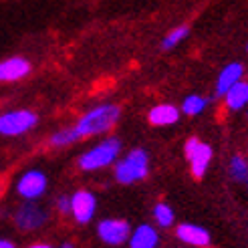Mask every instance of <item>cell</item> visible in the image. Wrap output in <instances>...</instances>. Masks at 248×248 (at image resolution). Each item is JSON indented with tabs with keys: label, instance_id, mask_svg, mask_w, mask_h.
<instances>
[{
	"label": "cell",
	"instance_id": "cell-1",
	"mask_svg": "<svg viewBox=\"0 0 248 248\" xmlns=\"http://www.w3.org/2000/svg\"><path fill=\"white\" fill-rule=\"evenodd\" d=\"M119 115H121V109L117 105L105 103V105H99V107H93L91 111H87L73 129L77 131L79 140L89 138V135H101L115 125L119 121Z\"/></svg>",
	"mask_w": 248,
	"mask_h": 248
},
{
	"label": "cell",
	"instance_id": "cell-2",
	"mask_svg": "<svg viewBox=\"0 0 248 248\" xmlns=\"http://www.w3.org/2000/svg\"><path fill=\"white\" fill-rule=\"evenodd\" d=\"M119 152H121V141L115 138H107L79 157V168L83 171H95V170L107 168L109 164L115 162Z\"/></svg>",
	"mask_w": 248,
	"mask_h": 248
},
{
	"label": "cell",
	"instance_id": "cell-3",
	"mask_svg": "<svg viewBox=\"0 0 248 248\" xmlns=\"http://www.w3.org/2000/svg\"><path fill=\"white\" fill-rule=\"evenodd\" d=\"M150 171V157L145 150H133L115 166V180L119 184H135L147 176Z\"/></svg>",
	"mask_w": 248,
	"mask_h": 248
},
{
	"label": "cell",
	"instance_id": "cell-4",
	"mask_svg": "<svg viewBox=\"0 0 248 248\" xmlns=\"http://www.w3.org/2000/svg\"><path fill=\"white\" fill-rule=\"evenodd\" d=\"M39 117H36L32 111L27 109H18V111H8V113L0 115V135H8V138H15V135H22L31 131Z\"/></svg>",
	"mask_w": 248,
	"mask_h": 248
},
{
	"label": "cell",
	"instance_id": "cell-5",
	"mask_svg": "<svg viewBox=\"0 0 248 248\" xmlns=\"http://www.w3.org/2000/svg\"><path fill=\"white\" fill-rule=\"evenodd\" d=\"M184 152H186V157L190 159V164H192V171H194V176L196 178H202L210 162H212V147L202 143L200 140H188L184 145Z\"/></svg>",
	"mask_w": 248,
	"mask_h": 248
},
{
	"label": "cell",
	"instance_id": "cell-6",
	"mask_svg": "<svg viewBox=\"0 0 248 248\" xmlns=\"http://www.w3.org/2000/svg\"><path fill=\"white\" fill-rule=\"evenodd\" d=\"M97 234L105 244L109 246H119L123 242L129 240V234H131V228L125 220H117V218H107V220H101L97 226Z\"/></svg>",
	"mask_w": 248,
	"mask_h": 248
},
{
	"label": "cell",
	"instance_id": "cell-7",
	"mask_svg": "<svg viewBox=\"0 0 248 248\" xmlns=\"http://www.w3.org/2000/svg\"><path fill=\"white\" fill-rule=\"evenodd\" d=\"M16 190L24 200H29V202L36 200V198H41L46 190V176L41 170H31L20 178Z\"/></svg>",
	"mask_w": 248,
	"mask_h": 248
},
{
	"label": "cell",
	"instance_id": "cell-8",
	"mask_svg": "<svg viewBox=\"0 0 248 248\" xmlns=\"http://www.w3.org/2000/svg\"><path fill=\"white\" fill-rule=\"evenodd\" d=\"M95 208H97V200L91 192L79 190L71 196V214L75 216L79 224L91 222V218L95 216Z\"/></svg>",
	"mask_w": 248,
	"mask_h": 248
},
{
	"label": "cell",
	"instance_id": "cell-9",
	"mask_svg": "<svg viewBox=\"0 0 248 248\" xmlns=\"http://www.w3.org/2000/svg\"><path fill=\"white\" fill-rule=\"evenodd\" d=\"M15 222L20 230H36L46 222V214H45V210H41L36 204L27 202L16 210Z\"/></svg>",
	"mask_w": 248,
	"mask_h": 248
},
{
	"label": "cell",
	"instance_id": "cell-10",
	"mask_svg": "<svg viewBox=\"0 0 248 248\" xmlns=\"http://www.w3.org/2000/svg\"><path fill=\"white\" fill-rule=\"evenodd\" d=\"M31 73V63L22 57H10L0 63V81H18Z\"/></svg>",
	"mask_w": 248,
	"mask_h": 248
},
{
	"label": "cell",
	"instance_id": "cell-11",
	"mask_svg": "<svg viewBox=\"0 0 248 248\" xmlns=\"http://www.w3.org/2000/svg\"><path fill=\"white\" fill-rule=\"evenodd\" d=\"M178 238L186 244H192V246H198V248H202V246H208L210 244V234L206 228L202 226H196V224H180L178 230Z\"/></svg>",
	"mask_w": 248,
	"mask_h": 248
},
{
	"label": "cell",
	"instance_id": "cell-12",
	"mask_svg": "<svg viewBox=\"0 0 248 248\" xmlns=\"http://www.w3.org/2000/svg\"><path fill=\"white\" fill-rule=\"evenodd\" d=\"M242 73H244V67L240 63H230L222 69L220 77H218V83H216V95L222 97L226 95L230 87H234L240 79H242Z\"/></svg>",
	"mask_w": 248,
	"mask_h": 248
},
{
	"label": "cell",
	"instance_id": "cell-13",
	"mask_svg": "<svg viewBox=\"0 0 248 248\" xmlns=\"http://www.w3.org/2000/svg\"><path fill=\"white\" fill-rule=\"evenodd\" d=\"M159 236L150 224H141L129 234V248H155Z\"/></svg>",
	"mask_w": 248,
	"mask_h": 248
},
{
	"label": "cell",
	"instance_id": "cell-14",
	"mask_svg": "<svg viewBox=\"0 0 248 248\" xmlns=\"http://www.w3.org/2000/svg\"><path fill=\"white\" fill-rule=\"evenodd\" d=\"M150 123L152 125H171V123H176L180 119V111L178 107L173 105H155L152 111H150Z\"/></svg>",
	"mask_w": 248,
	"mask_h": 248
},
{
	"label": "cell",
	"instance_id": "cell-15",
	"mask_svg": "<svg viewBox=\"0 0 248 248\" xmlns=\"http://www.w3.org/2000/svg\"><path fill=\"white\" fill-rule=\"evenodd\" d=\"M224 97H226V105H228V109H232V111L242 109V107L248 103V83L238 81L234 87H230L228 93H226Z\"/></svg>",
	"mask_w": 248,
	"mask_h": 248
},
{
	"label": "cell",
	"instance_id": "cell-16",
	"mask_svg": "<svg viewBox=\"0 0 248 248\" xmlns=\"http://www.w3.org/2000/svg\"><path fill=\"white\" fill-rule=\"evenodd\" d=\"M206 105H208V99H204L200 95H190V97L184 99L182 111L186 115H198V113H202V111L206 109Z\"/></svg>",
	"mask_w": 248,
	"mask_h": 248
},
{
	"label": "cell",
	"instance_id": "cell-17",
	"mask_svg": "<svg viewBox=\"0 0 248 248\" xmlns=\"http://www.w3.org/2000/svg\"><path fill=\"white\" fill-rule=\"evenodd\" d=\"M154 218L162 228H168L173 224V210L168 204H157L154 208Z\"/></svg>",
	"mask_w": 248,
	"mask_h": 248
},
{
	"label": "cell",
	"instance_id": "cell-18",
	"mask_svg": "<svg viewBox=\"0 0 248 248\" xmlns=\"http://www.w3.org/2000/svg\"><path fill=\"white\" fill-rule=\"evenodd\" d=\"M188 32H190L188 27H178V29H173V31L166 36V39L162 41V48H164V51H170V48H173L178 43H182L186 36H188Z\"/></svg>",
	"mask_w": 248,
	"mask_h": 248
},
{
	"label": "cell",
	"instance_id": "cell-19",
	"mask_svg": "<svg viewBox=\"0 0 248 248\" xmlns=\"http://www.w3.org/2000/svg\"><path fill=\"white\" fill-rule=\"evenodd\" d=\"M230 176L234 178V180H238V182H242V180H246V176H248V166H246V159L244 157H240V155H234L232 159H230Z\"/></svg>",
	"mask_w": 248,
	"mask_h": 248
},
{
	"label": "cell",
	"instance_id": "cell-20",
	"mask_svg": "<svg viewBox=\"0 0 248 248\" xmlns=\"http://www.w3.org/2000/svg\"><path fill=\"white\" fill-rule=\"evenodd\" d=\"M79 140V135L75 129H61L57 131L55 135H51V145L55 147H63V145H69L73 141H77Z\"/></svg>",
	"mask_w": 248,
	"mask_h": 248
},
{
	"label": "cell",
	"instance_id": "cell-21",
	"mask_svg": "<svg viewBox=\"0 0 248 248\" xmlns=\"http://www.w3.org/2000/svg\"><path fill=\"white\" fill-rule=\"evenodd\" d=\"M57 208H59V212L69 214L71 212V198L69 196H61L57 200Z\"/></svg>",
	"mask_w": 248,
	"mask_h": 248
},
{
	"label": "cell",
	"instance_id": "cell-22",
	"mask_svg": "<svg viewBox=\"0 0 248 248\" xmlns=\"http://www.w3.org/2000/svg\"><path fill=\"white\" fill-rule=\"evenodd\" d=\"M0 248H16V246L12 244V242H8V240H2V238H0Z\"/></svg>",
	"mask_w": 248,
	"mask_h": 248
},
{
	"label": "cell",
	"instance_id": "cell-23",
	"mask_svg": "<svg viewBox=\"0 0 248 248\" xmlns=\"http://www.w3.org/2000/svg\"><path fill=\"white\" fill-rule=\"evenodd\" d=\"M29 248H53V246H48V244H32Z\"/></svg>",
	"mask_w": 248,
	"mask_h": 248
},
{
	"label": "cell",
	"instance_id": "cell-24",
	"mask_svg": "<svg viewBox=\"0 0 248 248\" xmlns=\"http://www.w3.org/2000/svg\"><path fill=\"white\" fill-rule=\"evenodd\" d=\"M61 248H73V244H69V242H67V244H63Z\"/></svg>",
	"mask_w": 248,
	"mask_h": 248
},
{
	"label": "cell",
	"instance_id": "cell-25",
	"mask_svg": "<svg viewBox=\"0 0 248 248\" xmlns=\"http://www.w3.org/2000/svg\"><path fill=\"white\" fill-rule=\"evenodd\" d=\"M246 51H248V45H246Z\"/></svg>",
	"mask_w": 248,
	"mask_h": 248
},
{
	"label": "cell",
	"instance_id": "cell-26",
	"mask_svg": "<svg viewBox=\"0 0 248 248\" xmlns=\"http://www.w3.org/2000/svg\"><path fill=\"white\" fill-rule=\"evenodd\" d=\"M246 180H248V176H246Z\"/></svg>",
	"mask_w": 248,
	"mask_h": 248
}]
</instances>
